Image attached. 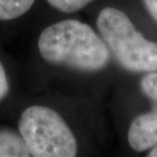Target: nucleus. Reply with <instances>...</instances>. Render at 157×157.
I'll use <instances>...</instances> for the list:
<instances>
[{"label": "nucleus", "instance_id": "f257e3e1", "mask_svg": "<svg viewBox=\"0 0 157 157\" xmlns=\"http://www.w3.org/2000/svg\"><path fill=\"white\" fill-rule=\"evenodd\" d=\"M104 101L56 87L33 89L20 97L10 120L30 157L97 156L111 133Z\"/></svg>", "mask_w": 157, "mask_h": 157}, {"label": "nucleus", "instance_id": "f03ea898", "mask_svg": "<svg viewBox=\"0 0 157 157\" xmlns=\"http://www.w3.org/2000/svg\"><path fill=\"white\" fill-rule=\"evenodd\" d=\"M105 41L78 15L40 22L30 47L32 87H56L105 99L119 77Z\"/></svg>", "mask_w": 157, "mask_h": 157}, {"label": "nucleus", "instance_id": "7ed1b4c3", "mask_svg": "<svg viewBox=\"0 0 157 157\" xmlns=\"http://www.w3.org/2000/svg\"><path fill=\"white\" fill-rule=\"evenodd\" d=\"M85 13L120 75L157 71V27L136 0H97Z\"/></svg>", "mask_w": 157, "mask_h": 157}, {"label": "nucleus", "instance_id": "20e7f679", "mask_svg": "<svg viewBox=\"0 0 157 157\" xmlns=\"http://www.w3.org/2000/svg\"><path fill=\"white\" fill-rule=\"evenodd\" d=\"M109 93L113 126L124 151L144 155L157 143V71L119 75Z\"/></svg>", "mask_w": 157, "mask_h": 157}, {"label": "nucleus", "instance_id": "39448f33", "mask_svg": "<svg viewBox=\"0 0 157 157\" xmlns=\"http://www.w3.org/2000/svg\"><path fill=\"white\" fill-rule=\"evenodd\" d=\"M23 93L19 85L17 65L0 47V120H10L17 100Z\"/></svg>", "mask_w": 157, "mask_h": 157}, {"label": "nucleus", "instance_id": "423d86ee", "mask_svg": "<svg viewBox=\"0 0 157 157\" xmlns=\"http://www.w3.org/2000/svg\"><path fill=\"white\" fill-rule=\"evenodd\" d=\"M97 0H40L35 17L39 22L61 17L79 15Z\"/></svg>", "mask_w": 157, "mask_h": 157}, {"label": "nucleus", "instance_id": "0eeeda50", "mask_svg": "<svg viewBox=\"0 0 157 157\" xmlns=\"http://www.w3.org/2000/svg\"><path fill=\"white\" fill-rule=\"evenodd\" d=\"M40 0H0V28L35 17Z\"/></svg>", "mask_w": 157, "mask_h": 157}, {"label": "nucleus", "instance_id": "6e6552de", "mask_svg": "<svg viewBox=\"0 0 157 157\" xmlns=\"http://www.w3.org/2000/svg\"><path fill=\"white\" fill-rule=\"evenodd\" d=\"M0 157H30L27 146L14 124L0 121Z\"/></svg>", "mask_w": 157, "mask_h": 157}, {"label": "nucleus", "instance_id": "1a4fd4ad", "mask_svg": "<svg viewBox=\"0 0 157 157\" xmlns=\"http://www.w3.org/2000/svg\"><path fill=\"white\" fill-rule=\"evenodd\" d=\"M146 15L157 27V0H136Z\"/></svg>", "mask_w": 157, "mask_h": 157}, {"label": "nucleus", "instance_id": "9d476101", "mask_svg": "<svg viewBox=\"0 0 157 157\" xmlns=\"http://www.w3.org/2000/svg\"><path fill=\"white\" fill-rule=\"evenodd\" d=\"M143 156L146 157H157V143L156 144H154L151 148H149L146 152H144V155Z\"/></svg>", "mask_w": 157, "mask_h": 157}]
</instances>
